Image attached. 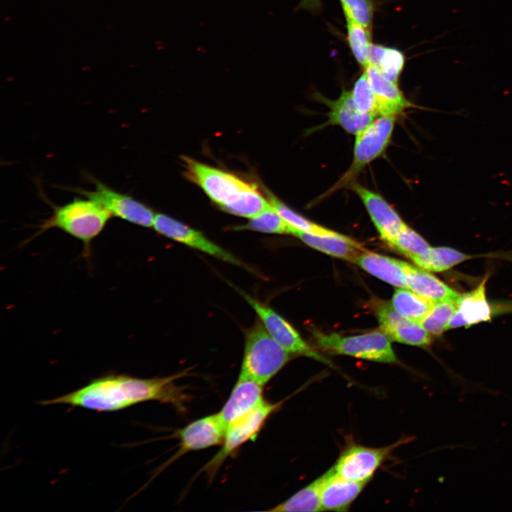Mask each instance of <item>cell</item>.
I'll list each match as a JSON object with an SVG mask.
<instances>
[{
    "label": "cell",
    "mask_w": 512,
    "mask_h": 512,
    "mask_svg": "<svg viewBox=\"0 0 512 512\" xmlns=\"http://www.w3.org/2000/svg\"><path fill=\"white\" fill-rule=\"evenodd\" d=\"M184 372L166 377L141 378L122 373H107L91 380L82 388L53 399L41 400V405H68L99 412L122 410L141 402L157 401L183 412L190 399L176 380Z\"/></svg>",
    "instance_id": "6da1fadb"
},
{
    "label": "cell",
    "mask_w": 512,
    "mask_h": 512,
    "mask_svg": "<svg viewBox=\"0 0 512 512\" xmlns=\"http://www.w3.org/2000/svg\"><path fill=\"white\" fill-rule=\"evenodd\" d=\"M50 204L53 213L39 225L36 235L58 228L80 240L86 251L112 217L95 201L84 196L75 198L62 206Z\"/></svg>",
    "instance_id": "7a4b0ae2"
},
{
    "label": "cell",
    "mask_w": 512,
    "mask_h": 512,
    "mask_svg": "<svg viewBox=\"0 0 512 512\" xmlns=\"http://www.w3.org/2000/svg\"><path fill=\"white\" fill-rule=\"evenodd\" d=\"M289 358V353L269 334L258 318L245 332L239 375L264 385L286 365Z\"/></svg>",
    "instance_id": "3957f363"
},
{
    "label": "cell",
    "mask_w": 512,
    "mask_h": 512,
    "mask_svg": "<svg viewBox=\"0 0 512 512\" xmlns=\"http://www.w3.org/2000/svg\"><path fill=\"white\" fill-rule=\"evenodd\" d=\"M316 343L323 351L384 363H397L398 360L389 338L382 331H374L360 335L341 336L316 332Z\"/></svg>",
    "instance_id": "277c9868"
},
{
    "label": "cell",
    "mask_w": 512,
    "mask_h": 512,
    "mask_svg": "<svg viewBox=\"0 0 512 512\" xmlns=\"http://www.w3.org/2000/svg\"><path fill=\"white\" fill-rule=\"evenodd\" d=\"M395 120L396 115H380L356 135L353 162L329 193L351 186L365 166L381 156L390 142Z\"/></svg>",
    "instance_id": "5b68a950"
},
{
    "label": "cell",
    "mask_w": 512,
    "mask_h": 512,
    "mask_svg": "<svg viewBox=\"0 0 512 512\" xmlns=\"http://www.w3.org/2000/svg\"><path fill=\"white\" fill-rule=\"evenodd\" d=\"M282 402L273 403L264 400L245 416L229 425L225 430L220 449L205 464L202 471L211 480L224 464L243 444L254 440L268 418Z\"/></svg>",
    "instance_id": "8992f818"
},
{
    "label": "cell",
    "mask_w": 512,
    "mask_h": 512,
    "mask_svg": "<svg viewBox=\"0 0 512 512\" xmlns=\"http://www.w3.org/2000/svg\"><path fill=\"white\" fill-rule=\"evenodd\" d=\"M185 175L220 209L236 200L252 183L232 172L182 156Z\"/></svg>",
    "instance_id": "52a82bcc"
},
{
    "label": "cell",
    "mask_w": 512,
    "mask_h": 512,
    "mask_svg": "<svg viewBox=\"0 0 512 512\" xmlns=\"http://www.w3.org/2000/svg\"><path fill=\"white\" fill-rule=\"evenodd\" d=\"M87 176L93 183L94 189L76 188L73 191L93 200L112 217L142 227L153 226L156 214L150 207L129 194L116 191L94 176Z\"/></svg>",
    "instance_id": "ba28073f"
},
{
    "label": "cell",
    "mask_w": 512,
    "mask_h": 512,
    "mask_svg": "<svg viewBox=\"0 0 512 512\" xmlns=\"http://www.w3.org/2000/svg\"><path fill=\"white\" fill-rule=\"evenodd\" d=\"M239 292L256 312L269 334L290 355L306 356L333 366L331 361L303 340L297 330L269 305Z\"/></svg>",
    "instance_id": "9c48e42d"
},
{
    "label": "cell",
    "mask_w": 512,
    "mask_h": 512,
    "mask_svg": "<svg viewBox=\"0 0 512 512\" xmlns=\"http://www.w3.org/2000/svg\"><path fill=\"white\" fill-rule=\"evenodd\" d=\"M409 438L383 447L352 444L343 450L334 466L338 476L354 481L368 482L393 451Z\"/></svg>",
    "instance_id": "30bf717a"
},
{
    "label": "cell",
    "mask_w": 512,
    "mask_h": 512,
    "mask_svg": "<svg viewBox=\"0 0 512 512\" xmlns=\"http://www.w3.org/2000/svg\"><path fill=\"white\" fill-rule=\"evenodd\" d=\"M159 234L198 250L218 260L240 266L247 270L252 269L235 255L213 242L201 232L192 228L178 220L164 213H156L153 223Z\"/></svg>",
    "instance_id": "8fae6325"
},
{
    "label": "cell",
    "mask_w": 512,
    "mask_h": 512,
    "mask_svg": "<svg viewBox=\"0 0 512 512\" xmlns=\"http://www.w3.org/2000/svg\"><path fill=\"white\" fill-rule=\"evenodd\" d=\"M226 428L218 413L198 419L175 432L179 449L171 462L185 454L204 449L223 442Z\"/></svg>",
    "instance_id": "7c38bea8"
},
{
    "label": "cell",
    "mask_w": 512,
    "mask_h": 512,
    "mask_svg": "<svg viewBox=\"0 0 512 512\" xmlns=\"http://www.w3.org/2000/svg\"><path fill=\"white\" fill-rule=\"evenodd\" d=\"M376 315L381 331L390 340L416 346H427L432 338L420 324L404 317L385 302L380 303Z\"/></svg>",
    "instance_id": "4fadbf2b"
},
{
    "label": "cell",
    "mask_w": 512,
    "mask_h": 512,
    "mask_svg": "<svg viewBox=\"0 0 512 512\" xmlns=\"http://www.w3.org/2000/svg\"><path fill=\"white\" fill-rule=\"evenodd\" d=\"M351 188L363 202L381 238L390 245L407 225L378 193L356 182Z\"/></svg>",
    "instance_id": "5bb4252c"
},
{
    "label": "cell",
    "mask_w": 512,
    "mask_h": 512,
    "mask_svg": "<svg viewBox=\"0 0 512 512\" xmlns=\"http://www.w3.org/2000/svg\"><path fill=\"white\" fill-rule=\"evenodd\" d=\"M263 386L250 378L238 376L228 399L218 412L225 428L264 400Z\"/></svg>",
    "instance_id": "9a60e30c"
},
{
    "label": "cell",
    "mask_w": 512,
    "mask_h": 512,
    "mask_svg": "<svg viewBox=\"0 0 512 512\" xmlns=\"http://www.w3.org/2000/svg\"><path fill=\"white\" fill-rule=\"evenodd\" d=\"M316 97L329 107L327 124L338 125L349 134L356 135L376 118L375 115L361 112L348 90H343L335 100H329L319 93Z\"/></svg>",
    "instance_id": "2e32d148"
},
{
    "label": "cell",
    "mask_w": 512,
    "mask_h": 512,
    "mask_svg": "<svg viewBox=\"0 0 512 512\" xmlns=\"http://www.w3.org/2000/svg\"><path fill=\"white\" fill-rule=\"evenodd\" d=\"M321 490L322 511H347L351 504L363 491L367 482L344 479L329 469Z\"/></svg>",
    "instance_id": "e0dca14e"
},
{
    "label": "cell",
    "mask_w": 512,
    "mask_h": 512,
    "mask_svg": "<svg viewBox=\"0 0 512 512\" xmlns=\"http://www.w3.org/2000/svg\"><path fill=\"white\" fill-rule=\"evenodd\" d=\"M370 85L378 101L380 115H396L415 107L400 90L397 83L382 75L371 65L364 68Z\"/></svg>",
    "instance_id": "ac0fdd59"
},
{
    "label": "cell",
    "mask_w": 512,
    "mask_h": 512,
    "mask_svg": "<svg viewBox=\"0 0 512 512\" xmlns=\"http://www.w3.org/2000/svg\"><path fill=\"white\" fill-rule=\"evenodd\" d=\"M486 282L484 278L476 289L459 296L457 309L449 321L448 329L469 326L491 319V307L485 294Z\"/></svg>",
    "instance_id": "d6986e66"
},
{
    "label": "cell",
    "mask_w": 512,
    "mask_h": 512,
    "mask_svg": "<svg viewBox=\"0 0 512 512\" xmlns=\"http://www.w3.org/2000/svg\"><path fill=\"white\" fill-rule=\"evenodd\" d=\"M407 287L433 302L454 299L460 296L431 273L412 265L401 262Z\"/></svg>",
    "instance_id": "ffe728a7"
},
{
    "label": "cell",
    "mask_w": 512,
    "mask_h": 512,
    "mask_svg": "<svg viewBox=\"0 0 512 512\" xmlns=\"http://www.w3.org/2000/svg\"><path fill=\"white\" fill-rule=\"evenodd\" d=\"M292 235L308 246L354 263L358 255L365 250L358 242L342 234L321 236L294 229Z\"/></svg>",
    "instance_id": "44dd1931"
},
{
    "label": "cell",
    "mask_w": 512,
    "mask_h": 512,
    "mask_svg": "<svg viewBox=\"0 0 512 512\" xmlns=\"http://www.w3.org/2000/svg\"><path fill=\"white\" fill-rule=\"evenodd\" d=\"M402 261L364 250L355 263L370 274L399 288H407Z\"/></svg>",
    "instance_id": "7402d4cb"
},
{
    "label": "cell",
    "mask_w": 512,
    "mask_h": 512,
    "mask_svg": "<svg viewBox=\"0 0 512 512\" xmlns=\"http://www.w3.org/2000/svg\"><path fill=\"white\" fill-rule=\"evenodd\" d=\"M327 476L326 471L289 498L270 509L274 512L321 511V490Z\"/></svg>",
    "instance_id": "603a6c76"
},
{
    "label": "cell",
    "mask_w": 512,
    "mask_h": 512,
    "mask_svg": "<svg viewBox=\"0 0 512 512\" xmlns=\"http://www.w3.org/2000/svg\"><path fill=\"white\" fill-rule=\"evenodd\" d=\"M405 63V57L400 50L394 47L371 43L368 65L374 66L392 82L398 84Z\"/></svg>",
    "instance_id": "cb8c5ba5"
},
{
    "label": "cell",
    "mask_w": 512,
    "mask_h": 512,
    "mask_svg": "<svg viewBox=\"0 0 512 512\" xmlns=\"http://www.w3.org/2000/svg\"><path fill=\"white\" fill-rule=\"evenodd\" d=\"M434 303L406 288L396 289L392 299V306L397 312L409 320L420 324Z\"/></svg>",
    "instance_id": "d4e9b609"
},
{
    "label": "cell",
    "mask_w": 512,
    "mask_h": 512,
    "mask_svg": "<svg viewBox=\"0 0 512 512\" xmlns=\"http://www.w3.org/2000/svg\"><path fill=\"white\" fill-rule=\"evenodd\" d=\"M268 201L281 217L294 229L321 236L338 235L340 233L316 224L299 214L278 199L267 188H262Z\"/></svg>",
    "instance_id": "484cf974"
},
{
    "label": "cell",
    "mask_w": 512,
    "mask_h": 512,
    "mask_svg": "<svg viewBox=\"0 0 512 512\" xmlns=\"http://www.w3.org/2000/svg\"><path fill=\"white\" fill-rule=\"evenodd\" d=\"M232 230H252L271 234H293L290 226L272 206L250 218L247 223L233 226Z\"/></svg>",
    "instance_id": "4316f807"
},
{
    "label": "cell",
    "mask_w": 512,
    "mask_h": 512,
    "mask_svg": "<svg viewBox=\"0 0 512 512\" xmlns=\"http://www.w3.org/2000/svg\"><path fill=\"white\" fill-rule=\"evenodd\" d=\"M471 256L447 247H431L429 253L415 258L419 267L432 272H443L468 260Z\"/></svg>",
    "instance_id": "83f0119b"
},
{
    "label": "cell",
    "mask_w": 512,
    "mask_h": 512,
    "mask_svg": "<svg viewBox=\"0 0 512 512\" xmlns=\"http://www.w3.org/2000/svg\"><path fill=\"white\" fill-rule=\"evenodd\" d=\"M457 299L434 302L420 324L429 334L440 336L448 329L449 321L457 309Z\"/></svg>",
    "instance_id": "f1b7e54d"
},
{
    "label": "cell",
    "mask_w": 512,
    "mask_h": 512,
    "mask_svg": "<svg viewBox=\"0 0 512 512\" xmlns=\"http://www.w3.org/2000/svg\"><path fill=\"white\" fill-rule=\"evenodd\" d=\"M347 41L356 61L363 68L368 64L371 42L370 30L346 16Z\"/></svg>",
    "instance_id": "f546056e"
},
{
    "label": "cell",
    "mask_w": 512,
    "mask_h": 512,
    "mask_svg": "<svg viewBox=\"0 0 512 512\" xmlns=\"http://www.w3.org/2000/svg\"><path fill=\"white\" fill-rule=\"evenodd\" d=\"M411 260L427 255L431 247L414 230L406 225L389 245Z\"/></svg>",
    "instance_id": "4dcf8cb0"
},
{
    "label": "cell",
    "mask_w": 512,
    "mask_h": 512,
    "mask_svg": "<svg viewBox=\"0 0 512 512\" xmlns=\"http://www.w3.org/2000/svg\"><path fill=\"white\" fill-rule=\"evenodd\" d=\"M356 108L362 113L379 114V107L375 94L364 71L356 80L351 91Z\"/></svg>",
    "instance_id": "1f68e13d"
},
{
    "label": "cell",
    "mask_w": 512,
    "mask_h": 512,
    "mask_svg": "<svg viewBox=\"0 0 512 512\" xmlns=\"http://www.w3.org/2000/svg\"><path fill=\"white\" fill-rule=\"evenodd\" d=\"M346 16L371 29L374 14L372 0H340Z\"/></svg>",
    "instance_id": "d6a6232c"
},
{
    "label": "cell",
    "mask_w": 512,
    "mask_h": 512,
    "mask_svg": "<svg viewBox=\"0 0 512 512\" xmlns=\"http://www.w3.org/2000/svg\"><path fill=\"white\" fill-rule=\"evenodd\" d=\"M321 0H300L298 9L316 13L321 10Z\"/></svg>",
    "instance_id": "836d02e7"
}]
</instances>
